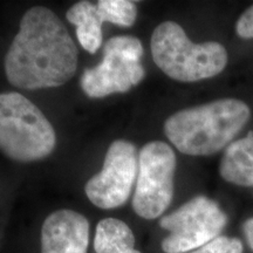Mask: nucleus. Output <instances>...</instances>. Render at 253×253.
I'll list each match as a JSON object with an SVG mask.
<instances>
[{
  "mask_svg": "<svg viewBox=\"0 0 253 253\" xmlns=\"http://www.w3.org/2000/svg\"><path fill=\"white\" fill-rule=\"evenodd\" d=\"M78 47L58 15L43 6L28 9L5 55L9 84L33 90L60 87L74 77Z\"/></svg>",
  "mask_w": 253,
  "mask_h": 253,
  "instance_id": "obj_1",
  "label": "nucleus"
},
{
  "mask_svg": "<svg viewBox=\"0 0 253 253\" xmlns=\"http://www.w3.org/2000/svg\"><path fill=\"white\" fill-rule=\"evenodd\" d=\"M250 116L245 102L221 99L175 113L164 123V132L182 154L210 156L231 143Z\"/></svg>",
  "mask_w": 253,
  "mask_h": 253,
  "instance_id": "obj_2",
  "label": "nucleus"
},
{
  "mask_svg": "<svg viewBox=\"0 0 253 253\" xmlns=\"http://www.w3.org/2000/svg\"><path fill=\"white\" fill-rule=\"evenodd\" d=\"M154 62L168 77L181 82H196L216 77L227 63V52L216 41L195 43L173 21L155 28L150 41Z\"/></svg>",
  "mask_w": 253,
  "mask_h": 253,
  "instance_id": "obj_3",
  "label": "nucleus"
},
{
  "mask_svg": "<svg viewBox=\"0 0 253 253\" xmlns=\"http://www.w3.org/2000/svg\"><path fill=\"white\" fill-rule=\"evenodd\" d=\"M56 144L53 126L27 97L17 91L0 93V151L17 162L49 156Z\"/></svg>",
  "mask_w": 253,
  "mask_h": 253,
  "instance_id": "obj_4",
  "label": "nucleus"
},
{
  "mask_svg": "<svg viewBox=\"0 0 253 253\" xmlns=\"http://www.w3.org/2000/svg\"><path fill=\"white\" fill-rule=\"evenodd\" d=\"M143 46L131 36L114 37L103 47L102 62L82 74V90L91 99H102L115 93H126L143 80L141 63Z\"/></svg>",
  "mask_w": 253,
  "mask_h": 253,
  "instance_id": "obj_5",
  "label": "nucleus"
},
{
  "mask_svg": "<svg viewBox=\"0 0 253 253\" xmlns=\"http://www.w3.org/2000/svg\"><path fill=\"white\" fill-rule=\"evenodd\" d=\"M227 217L216 202L197 196L160 220V226L169 232L162 240L166 253L195 251L219 237Z\"/></svg>",
  "mask_w": 253,
  "mask_h": 253,
  "instance_id": "obj_6",
  "label": "nucleus"
},
{
  "mask_svg": "<svg viewBox=\"0 0 253 253\" xmlns=\"http://www.w3.org/2000/svg\"><path fill=\"white\" fill-rule=\"evenodd\" d=\"M176 155L170 145L149 142L138 154V173L132 209L144 219H156L169 208L173 197Z\"/></svg>",
  "mask_w": 253,
  "mask_h": 253,
  "instance_id": "obj_7",
  "label": "nucleus"
},
{
  "mask_svg": "<svg viewBox=\"0 0 253 253\" xmlns=\"http://www.w3.org/2000/svg\"><path fill=\"white\" fill-rule=\"evenodd\" d=\"M138 156L131 142L116 140L109 145L102 170L84 186L87 198L95 207L110 210L122 207L137 179Z\"/></svg>",
  "mask_w": 253,
  "mask_h": 253,
  "instance_id": "obj_8",
  "label": "nucleus"
},
{
  "mask_svg": "<svg viewBox=\"0 0 253 253\" xmlns=\"http://www.w3.org/2000/svg\"><path fill=\"white\" fill-rule=\"evenodd\" d=\"M89 221L74 210L50 213L41 227V253H87Z\"/></svg>",
  "mask_w": 253,
  "mask_h": 253,
  "instance_id": "obj_9",
  "label": "nucleus"
},
{
  "mask_svg": "<svg viewBox=\"0 0 253 253\" xmlns=\"http://www.w3.org/2000/svg\"><path fill=\"white\" fill-rule=\"evenodd\" d=\"M226 182L240 186H253V136L240 138L226 147L219 166Z\"/></svg>",
  "mask_w": 253,
  "mask_h": 253,
  "instance_id": "obj_10",
  "label": "nucleus"
},
{
  "mask_svg": "<svg viewBox=\"0 0 253 253\" xmlns=\"http://www.w3.org/2000/svg\"><path fill=\"white\" fill-rule=\"evenodd\" d=\"M69 23L77 26V37L80 45L94 54L102 43V24L97 5L90 1H80L73 5L66 13Z\"/></svg>",
  "mask_w": 253,
  "mask_h": 253,
  "instance_id": "obj_11",
  "label": "nucleus"
},
{
  "mask_svg": "<svg viewBox=\"0 0 253 253\" xmlns=\"http://www.w3.org/2000/svg\"><path fill=\"white\" fill-rule=\"evenodd\" d=\"M96 253H141L135 250V236L125 221L104 218L96 225L94 238Z\"/></svg>",
  "mask_w": 253,
  "mask_h": 253,
  "instance_id": "obj_12",
  "label": "nucleus"
},
{
  "mask_svg": "<svg viewBox=\"0 0 253 253\" xmlns=\"http://www.w3.org/2000/svg\"><path fill=\"white\" fill-rule=\"evenodd\" d=\"M97 7L103 23L121 27H131L137 18V8L135 2L128 0H100Z\"/></svg>",
  "mask_w": 253,
  "mask_h": 253,
  "instance_id": "obj_13",
  "label": "nucleus"
},
{
  "mask_svg": "<svg viewBox=\"0 0 253 253\" xmlns=\"http://www.w3.org/2000/svg\"><path fill=\"white\" fill-rule=\"evenodd\" d=\"M188 253H243V244L238 238L219 236L207 245Z\"/></svg>",
  "mask_w": 253,
  "mask_h": 253,
  "instance_id": "obj_14",
  "label": "nucleus"
},
{
  "mask_svg": "<svg viewBox=\"0 0 253 253\" xmlns=\"http://www.w3.org/2000/svg\"><path fill=\"white\" fill-rule=\"evenodd\" d=\"M237 34L244 39H252L253 38V6L249 7L240 15L236 25Z\"/></svg>",
  "mask_w": 253,
  "mask_h": 253,
  "instance_id": "obj_15",
  "label": "nucleus"
},
{
  "mask_svg": "<svg viewBox=\"0 0 253 253\" xmlns=\"http://www.w3.org/2000/svg\"><path fill=\"white\" fill-rule=\"evenodd\" d=\"M243 230H244V235L246 240H248V244L253 251V218H250L249 220L245 221Z\"/></svg>",
  "mask_w": 253,
  "mask_h": 253,
  "instance_id": "obj_16",
  "label": "nucleus"
}]
</instances>
